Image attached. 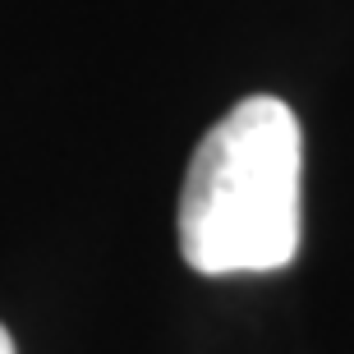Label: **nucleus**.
<instances>
[{"label": "nucleus", "mask_w": 354, "mask_h": 354, "mask_svg": "<svg viewBox=\"0 0 354 354\" xmlns=\"http://www.w3.org/2000/svg\"><path fill=\"white\" fill-rule=\"evenodd\" d=\"M304 133L281 97H244L198 143L175 235L198 276H263L299 253Z\"/></svg>", "instance_id": "obj_1"}, {"label": "nucleus", "mask_w": 354, "mask_h": 354, "mask_svg": "<svg viewBox=\"0 0 354 354\" xmlns=\"http://www.w3.org/2000/svg\"><path fill=\"white\" fill-rule=\"evenodd\" d=\"M0 354H19V350H14V336H10V327H5V322H0Z\"/></svg>", "instance_id": "obj_2"}]
</instances>
